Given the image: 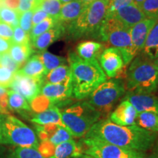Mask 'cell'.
I'll use <instances>...</instances> for the list:
<instances>
[{
    "label": "cell",
    "instance_id": "1",
    "mask_svg": "<svg viewBox=\"0 0 158 158\" xmlns=\"http://www.w3.org/2000/svg\"><path fill=\"white\" fill-rule=\"evenodd\" d=\"M84 138L146 152L154 147L158 134L144 130L136 124L118 125L106 118L97 122Z\"/></svg>",
    "mask_w": 158,
    "mask_h": 158
},
{
    "label": "cell",
    "instance_id": "2",
    "mask_svg": "<svg viewBox=\"0 0 158 158\" xmlns=\"http://www.w3.org/2000/svg\"><path fill=\"white\" fill-rule=\"evenodd\" d=\"M71 71L73 96L76 100L88 98L95 89L107 80L98 59L87 60L71 52L68 56Z\"/></svg>",
    "mask_w": 158,
    "mask_h": 158
},
{
    "label": "cell",
    "instance_id": "3",
    "mask_svg": "<svg viewBox=\"0 0 158 158\" xmlns=\"http://www.w3.org/2000/svg\"><path fill=\"white\" fill-rule=\"evenodd\" d=\"M126 89L129 92L152 94L158 88V68L152 60L138 55L127 71Z\"/></svg>",
    "mask_w": 158,
    "mask_h": 158
},
{
    "label": "cell",
    "instance_id": "4",
    "mask_svg": "<svg viewBox=\"0 0 158 158\" xmlns=\"http://www.w3.org/2000/svg\"><path fill=\"white\" fill-rule=\"evenodd\" d=\"M60 111L63 125L75 138L84 137L101 116V113L87 101L69 105Z\"/></svg>",
    "mask_w": 158,
    "mask_h": 158
},
{
    "label": "cell",
    "instance_id": "5",
    "mask_svg": "<svg viewBox=\"0 0 158 158\" xmlns=\"http://www.w3.org/2000/svg\"><path fill=\"white\" fill-rule=\"evenodd\" d=\"M106 0H94L87 4L80 15L69 23L68 34L72 39L97 37L106 19Z\"/></svg>",
    "mask_w": 158,
    "mask_h": 158
},
{
    "label": "cell",
    "instance_id": "6",
    "mask_svg": "<svg viewBox=\"0 0 158 158\" xmlns=\"http://www.w3.org/2000/svg\"><path fill=\"white\" fill-rule=\"evenodd\" d=\"M130 30V28L114 17L104 20L98 35L102 41L118 49L125 66L132 62L138 53L132 42Z\"/></svg>",
    "mask_w": 158,
    "mask_h": 158
},
{
    "label": "cell",
    "instance_id": "7",
    "mask_svg": "<svg viewBox=\"0 0 158 158\" xmlns=\"http://www.w3.org/2000/svg\"><path fill=\"white\" fill-rule=\"evenodd\" d=\"M39 143L38 137L34 130L14 116L6 114L3 124L2 144L37 149Z\"/></svg>",
    "mask_w": 158,
    "mask_h": 158
},
{
    "label": "cell",
    "instance_id": "8",
    "mask_svg": "<svg viewBox=\"0 0 158 158\" xmlns=\"http://www.w3.org/2000/svg\"><path fill=\"white\" fill-rule=\"evenodd\" d=\"M125 92V84L121 79L106 80L88 96L87 102L101 114H108L124 95Z\"/></svg>",
    "mask_w": 158,
    "mask_h": 158
},
{
    "label": "cell",
    "instance_id": "9",
    "mask_svg": "<svg viewBox=\"0 0 158 158\" xmlns=\"http://www.w3.org/2000/svg\"><path fill=\"white\" fill-rule=\"evenodd\" d=\"M84 153L94 158H143L144 152L126 149L106 142L84 138L81 141Z\"/></svg>",
    "mask_w": 158,
    "mask_h": 158
},
{
    "label": "cell",
    "instance_id": "10",
    "mask_svg": "<svg viewBox=\"0 0 158 158\" xmlns=\"http://www.w3.org/2000/svg\"><path fill=\"white\" fill-rule=\"evenodd\" d=\"M43 85L44 79L23 76L17 71L14 74V78L9 88L22 95L30 103L32 100L40 94Z\"/></svg>",
    "mask_w": 158,
    "mask_h": 158
},
{
    "label": "cell",
    "instance_id": "11",
    "mask_svg": "<svg viewBox=\"0 0 158 158\" xmlns=\"http://www.w3.org/2000/svg\"><path fill=\"white\" fill-rule=\"evenodd\" d=\"M41 94L50 100L53 106H69L73 96L72 82L63 84H45L41 89Z\"/></svg>",
    "mask_w": 158,
    "mask_h": 158
},
{
    "label": "cell",
    "instance_id": "12",
    "mask_svg": "<svg viewBox=\"0 0 158 158\" xmlns=\"http://www.w3.org/2000/svg\"><path fill=\"white\" fill-rule=\"evenodd\" d=\"M99 64L107 78H115L123 72L124 65L120 52L116 48H105L98 58Z\"/></svg>",
    "mask_w": 158,
    "mask_h": 158
},
{
    "label": "cell",
    "instance_id": "13",
    "mask_svg": "<svg viewBox=\"0 0 158 158\" xmlns=\"http://www.w3.org/2000/svg\"><path fill=\"white\" fill-rule=\"evenodd\" d=\"M138 111L127 100H123L110 114L109 119L113 123L120 126H130L135 124Z\"/></svg>",
    "mask_w": 158,
    "mask_h": 158
},
{
    "label": "cell",
    "instance_id": "14",
    "mask_svg": "<svg viewBox=\"0 0 158 158\" xmlns=\"http://www.w3.org/2000/svg\"><path fill=\"white\" fill-rule=\"evenodd\" d=\"M124 99L128 100L133 105L138 113L149 111L158 114V98L152 94L127 92Z\"/></svg>",
    "mask_w": 158,
    "mask_h": 158
},
{
    "label": "cell",
    "instance_id": "15",
    "mask_svg": "<svg viewBox=\"0 0 158 158\" xmlns=\"http://www.w3.org/2000/svg\"><path fill=\"white\" fill-rule=\"evenodd\" d=\"M65 31L66 27L63 25V23L59 22L53 28L31 41V46L40 51H45L49 45L62 37L65 34Z\"/></svg>",
    "mask_w": 158,
    "mask_h": 158
},
{
    "label": "cell",
    "instance_id": "16",
    "mask_svg": "<svg viewBox=\"0 0 158 158\" xmlns=\"http://www.w3.org/2000/svg\"><path fill=\"white\" fill-rule=\"evenodd\" d=\"M157 21V20L146 18L130 28V33L132 42L138 53L143 49L147 35Z\"/></svg>",
    "mask_w": 158,
    "mask_h": 158
},
{
    "label": "cell",
    "instance_id": "17",
    "mask_svg": "<svg viewBox=\"0 0 158 158\" xmlns=\"http://www.w3.org/2000/svg\"><path fill=\"white\" fill-rule=\"evenodd\" d=\"M114 17L130 29L146 19L141 7L134 3H131L118 9Z\"/></svg>",
    "mask_w": 158,
    "mask_h": 158
},
{
    "label": "cell",
    "instance_id": "18",
    "mask_svg": "<svg viewBox=\"0 0 158 158\" xmlns=\"http://www.w3.org/2000/svg\"><path fill=\"white\" fill-rule=\"evenodd\" d=\"M84 154V147L80 142L73 139L62 142L55 147L53 156L50 158H73Z\"/></svg>",
    "mask_w": 158,
    "mask_h": 158
},
{
    "label": "cell",
    "instance_id": "19",
    "mask_svg": "<svg viewBox=\"0 0 158 158\" xmlns=\"http://www.w3.org/2000/svg\"><path fill=\"white\" fill-rule=\"evenodd\" d=\"M105 49V45L92 40H86L77 45L76 54L84 59L92 60L99 58Z\"/></svg>",
    "mask_w": 158,
    "mask_h": 158
},
{
    "label": "cell",
    "instance_id": "20",
    "mask_svg": "<svg viewBox=\"0 0 158 158\" xmlns=\"http://www.w3.org/2000/svg\"><path fill=\"white\" fill-rule=\"evenodd\" d=\"M18 72L23 76L39 79H44L45 76L47 74L39 54L31 56L26 62L23 68L19 69Z\"/></svg>",
    "mask_w": 158,
    "mask_h": 158
},
{
    "label": "cell",
    "instance_id": "21",
    "mask_svg": "<svg viewBox=\"0 0 158 158\" xmlns=\"http://www.w3.org/2000/svg\"><path fill=\"white\" fill-rule=\"evenodd\" d=\"M30 121L33 124L44 125L48 124H56L59 125H63L61 116L60 109L56 106H52L44 111L35 114L31 118Z\"/></svg>",
    "mask_w": 158,
    "mask_h": 158
},
{
    "label": "cell",
    "instance_id": "22",
    "mask_svg": "<svg viewBox=\"0 0 158 158\" xmlns=\"http://www.w3.org/2000/svg\"><path fill=\"white\" fill-rule=\"evenodd\" d=\"M86 5L79 0H73L64 4L59 13V21L61 23H70L75 21L82 13Z\"/></svg>",
    "mask_w": 158,
    "mask_h": 158
},
{
    "label": "cell",
    "instance_id": "23",
    "mask_svg": "<svg viewBox=\"0 0 158 158\" xmlns=\"http://www.w3.org/2000/svg\"><path fill=\"white\" fill-rule=\"evenodd\" d=\"M141 54L154 61L158 56V20L149 31Z\"/></svg>",
    "mask_w": 158,
    "mask_h": 158
},
{
    "label": "cell",
    "instance_id": "24",
    "mask_svg": "<svg viewBox=\"0 0 158 158\" xmlns=\"http://www.w3.org/2000/svg\"><path fill=\"white\" fill-rule=\"evenodd\" d=\"M8 109L18 112L23 116H28L32 111L30 105L22 95L13 90L7 92Z\"/></svg>",
    "mask_w": 158,
    "mask_h": 158
},
{
    "label": "cell",
    "instance_id": "25",
    "mask_svg": "<svg viewBox=\"0 0 158 158\" xmlns=\"http://www.w3.org/2000/svg\"><path fill=\"white\" fill-rule=\"evenodd\" d=\"M71 81V71L70 66L61 65L49 71L44 77L45 84H63Z\"/></svg>",
    "mask_w": 158,
    "mask_h": 158
},
{
    "label": "cell",
    "instance_id": "26",
    "mask_svg": "<svg viewBox=\"0 0 158 158\" xmlns=\"http://www.w3.org/2000/svg\"><path fill=\"white\" fill-rule=\"evenodd\" d=\"M33 51L31 48V44H15L12 43L8 54L12 59L17 62L20 66L27 62L30 58Z\"/></svg>",
    "mask_w": 158,
    "mask_h": 158
},
{
    "label": "cell",
    "instance_id": "27",
    "mask_svg": "<svg viewBox=\"0 0 158 158\" xmlns=\"http://www.w3.org/2000/svg\"><path fill=\"white\" fill-rule=\"evenodd\" d=\"M135 124L144 130L158 134V114L149 111L138 113Z\"/></svg>",
    "mask_w": 158,
    "mask_h": 158
},
{
    "label": "cell",
    "instance_id": "28",
    "mask_svg": "<svg viewBox=\"0 0 158 158\" xmlns=\"http://www.w3.org/2000/svg\"><path fill=\"white\" fill-rule=\"evenodd\" d=\"M39 56L44 65L47 73L49 71L54 70L61 65L65 64V63L67 62V59L64 57L56 56L46 51H42L39 54Z\"/></svg>",
    "mask_w": 158,
    "mask_h": 158
},
{
    "label": "cell",
    "instance_id": "29",
    "mask_svg": "<svg viewBox=\"0 0 158 158\" xmlns=\"http://www.w3.org/2000/svg\"><path fill=\"white\" fill-rule=\"evenodd\" d=\"M59 21L57 19H55L52 17H48L46 19L43 20L40 23L33 26L30 32H29V37L30 40L32 41L36 37L40 36V35L43 34L46 31L53 28L54 26H56Z\"/></svg>",
    "mask_w": 158,
    "mask_h": 158
},
{
    "label": "cell",
    "instance_id": "30",
    "mask_svg": "<svg viewBox=\"0 0 158 158\" xmlns=\"http://www.w3.org/2000/svg\"><path fill=\"white\" fill-rule=\"evenodd\" d=\"M62 4L59 0H40L38 7L48 13L50 17L59 21V13Z\"/></svg>",
    "mask_w": 158,
    "mask_h": 158
},
{
    "label": "cell",
    "instance_id": "31",
    "mask_svg": "<svg viewBox=\"0 0 158 158\" xmlns=\"http://www.w3.org/2000/svg\"><path fill=\"white\" fill-rule=\"evenodd\" d=\"M7 158H45L37 149L15 147L8 153Z\"/></svg>",
    "mask_w": 158,
    "mask_h": 158
},
{
    "label": "cell",
    "instance_id": "32",
    "mask_svg": "<svg viewBox=\"0 0 158 158\" xmlns=\"http://www.w3.org/2000/svg\"><path fill=\"white\" fill-rule=\"evenodd\" d=\"M20 13L17 10L5 7L0 9V21L10 26L13 29L19 26Z\"/></svg>",
    "mask_w": 158,
    "mask_h": 158
},
{
    "label": "cell",
    "instance_id": "33",
    "mask_svg": "<svg viewBox=\"0 0 158 158\" xmlns=\"http://www.w3.org/2000/svg\"><path fill=\"white\" fill-rule=\"evenodd\" d=\"M133 0H106V19L113 18L118 9L133 3Z\"/></svg>",
    "mask_w": 158,
    "mask_h": 158
},
{
    "label": "cell",
    "instance_id": "34",
    "mask_svg": "<svg viewBox=\"0 0 158 158\" xmlns=\"http://www.w3.org/2000/svg\"><path fill=\"white\" fill-rule=\"evenodd\" d=\"M141 8L147 19L158 20V0H145Z\"/></svg>",
    "mask_w": 158,
    "mask_h": 158
},
{
    "label": "cell",
    "instance_id": "35",
    "mask_svg": "<svg viewBox=\"0 0 158 158\" xmlns=\"http://www.w3.org/2000/svg\"><path fill=\"white\" fill-rule=\"evenodd\" d=\"M29 105H30L31 110L36 114L44 111L53 106L50 100L41 94L37 96L34 100H32Z\"/></svg>",
    "mask_w": 158,
    "mask_h": 158
},
{
    "label": "cell",
    "instance_id": "36",
    "mask_svg": "<svg viewBox=\"0 0 158 158\" xmlns=\"http://www.w3.org/2000/svg\"><path fill=\"white\" fill-rule=\"evenodd\" d=\"M70 139H73V136L70 132L62 126H59L58 129L56 130L54 135L51 136L49 141L56 147L58 144L69 141Z\"/></svg>",
    "mask_w": 158,
    "mask_h": 158
},
{
    "label": "cell",
    "instance_id": "37",
    "mask_svg": "<svg viewBox=\"0 0 158 158\" xmlns=\"http://www.w3.org/2000/svg\"><path fill=\"white\" fill-rule=\"evenodd\" d=\"M12 43L15 44H28L31 43L29 34L19 27L13 29V36L12 38Z\"/></svg>",
    "mask_w": 158,
    "mask_h": 158
},
{
    "label": "cell",
    "instance_id": "38",
    "mask_svg": "<svg viewBox=\"0 0 158 158\" xmlns=\"http://www.w3.org/2000/svg\"><path fill=\"white\" fill-rule=\"evenodd\" d=\"M34 10H28L20 13L19 25L21 29H23L26 32L29 34L31 28H32V15Z\"/></svg>",
    "mask_w": 158,
    "mask_h": 158
},
{
    "label": "cell",
    "instance_id": "39",
    "mask_svg": "<svg viewBox=\"0 0 158 158\" xmlns=\"http://www.w3.org/2000/svg\"><path fill=\"white\" fill-rule=\"evenodd\" d=\"M0 65L7 68L13 73H15L19 70L20 68H21V66L12 59L10 55L8 53H5V54L1 55Z\"/></svg>",
    "mask_w": 158,
    "mask_h": 158
},
{
    "label": "cell",
    "instance_id": "40",
    "mask_svg": "<svg viewBox=\"0 0 158 158\" xmlns=\"http://www.w3.org/2000/svg\"><path fill=\"white\" fill-rule=\"evenodd\" d=\"M14 73L0 65V86L9 88L14 78Z\"/></svg>",
    "mask_w": 158,
    "mask_h": 158
},
{
    "label": "cell",
    "instance_id": "41",
    "mask_svg": "<svg viewBox=\"0 0 158 158\" xmlns=\"http://www.w3.org/2000/svg\"><path fill=\"white\" fill-rule=\"evenodd\" d=\"M55 146L50 141H41L39 143L37 150L45 158H50L53 156L55 151Z\"/></svg>",
    "mask_w": 158,
    "mask_h": 158
},
{
    "label": "cell",
    "instance_id": "42",
    "mask_svg": "<svg viewBox=\"0 0 158 158\" xmlns=\"http://www.w3.org/2000/svg\"><path fill=\"white\" fill-rule=\"evenodd\" d=\"M40 0H20V4L17 11L19 13L31 10L38 7Z\"/></svg>",
    "mask_w": 158,
    "mask_h": 158
},
{
    "label": "cell",
    "instance_id": "43",
    "mask_svg": "<svg viewBox=\"0 0 158 158\" xmlns=\"http://www.w3.org/2000/svg\"><path fill=\"white\" fill-rule=\"evenodd\" d=\"M13 36V29L7 23L0 21V37L12 41Z\"/></svg>",
    "mask_w": 158,
    "mask_h": 158
},
{
    "label": "cell",
    "instance_id": "44",
    "mask_svg": "<svg viewBox=\"0 0 158 158\" xmlns=\"http://www.w3.org/2000/svg\"><path fill=\"white\" fill-rule=\"evenodd\" d=\"M50 17L48 13L40 8V7H37L34 10V13L32 15V27L33 26L37 24V23H40L43 20L46 19L47 18Z\"/></svg>",
    "mask_w": 158,
    "mask_h": 158
},
{
    "label": "cell",
    "instance_id": "45",
    "mask_svg": "<svg viewBox=\"0 0 158 158\" xmlns=\"http://www.w3.org/2000/svg\"><path fill=\"white\" fill-rule=\"evenodd\" d=\"M12 45V41L0 37V54L8 53Z\"/></svg>",
    "mask_w": 158,
    "mask_h": 158
},
{
    "label": "cell",
    "instance_id": "46",
    "mask_svg": "<svg viewBox=\"0 0 158 158\" xmlns=\"http://www.w3.org/2000/svg\"><path fill=\"white\" fill-rule=\"evenodd\" d=\"M5 6L10 9L17 10L20 4V0H5Z\"/></svg>",
    "mask_w": 158,
    "mask_h": 158
},
{
    "label": "cell",
    "instance_id": "47",
    "mask_svg": "<svg viewBox=\"0 0 158 158\" xmlns=\"http://www.w3.org/2000/svg\"><path fill=\"white\" fill-rule=\"evenodd\" d=\"M6 114L0 113V144H2V137H3V124Z\"/></svg>",
    "mask_w": 158,
    "mask_h": 158
},
{
    "label": "cell",
    "instance_id": "48",
    "mask_svg": "<svg viewBox=\"0 0 158 158\" xmlns=\"http://www.w3.org/2000/svg\"><path fill=\"white\" fill-rule=\"evenodd\" d=\"M7 92H8V90L7 89V88L0 86V98L2 95H4V94H7Z\"/></svg>",
    "mask_w": 158,
    "mask_h": 158
},
{
    "label": "cell",
    "instance_id": "49",
    "mask_svg": "<svg viewBox=\"0 0 158 158\" xmlns=\"http://www.w3.org/2000/svg\"><path fill=\"white\" fill-rule=\"evenodd\" d=\"M143 158H157V155H156V152H155V149L152 152V153L149 154V155H145V157Z\"/></svg>",
    "mask_w": 158,
    "mask_h": 158
},
{
    "label": "cell",
    "instance_id": "50",
    "mask_svg": "<svg viewBox=\"0 0 158 158\" xmlns=\"http://www.w3.org/2000/svg\"><path fill=\"white\" fill-rule=\"evenodd\" d=\"M73 158H94V157H92V156L91 155H89L87 154H82V155L78 156V157H73Z\"/></svg>",
    "mask_w": 158,
    "mask_h": 158
},
{
    "label": "cell",
    "instance_id": "51",
    "mask_svg": "<svg viewBox=\"0 0 158 158\" xmlns=\"http://www.w3.org/2000/svg\"><path fill=\"white\" fill-rule=\"evenodd\" d=\"M144 1H145V0H133V3H134L136 5H138V7H141V5L144 2Z\"/></svg>",
    "mask_w": 158,
    "mask_h": 158
},
{
    "label": "cell",
    "instance_id": "52",
    "mask_svg": "<svg viewBox=\"0 0 158 158\" xmlns=\"http://www.w3.org/2000/svg\"><path fill=\"white\" fill-rule=\"evenodd\" d=\"M79 1L82 2L83 3L86 4V5H87V4H89L90 2H93L94 0H79Z\"/></svg>",
    "mask_w": 158,
    "mask_h": 158
},
{
    "label": "cell",
    "instance_id": "53",
    "mask_svg": "<svg viewBox=\"0 0 158 158\" xmlns=\"http://www.w3.org/2000/svg\"><path fill=\"white\" fill-rule=\"evenodd\" d=\"M155 152H156V155H157V158H158V140L157 141V143H156V145H155Z\"/></svg>",
    "mask_w": 158,
    "mask_h": 158
},
{
    "label": "cell",
    "instance_id": "54",
    "mask_svg": "<svg viewBox=\"0 0 158 158\" xmlns=\"http://www.w3.org/2000/svg\"><path fill=\"white\" fill-rule=\"evenodd\" d=\"M60 1V2L62 4V5H64V4H66L68 2H70L73 1V0H59Z\"/></svg>",
    "mask_w": 158,
    "mask_h": 158
},
{
    "label": "cell",
    "instance_id": "55",
    "mask_svg": "<svg viewBox=\"0 0 158 158\" xmlns=\"http://www.w3.org/2000/svg\"><path fill=\"white\" fill-rule=\"evenodd\" d=\"M153 62H154V63H155V64L156 65V67L158 68V56H157V58H156L155 60L153 61Z\"/></svg>",
    "mask_w": 158,
    "mask_h": 158
},
{
    "label": "cell",
    "instance_id": "56",
    "mask_svg": "<svg viewBox=\"0 0 158 158\" xmlns=\"http://www.w3.org/2000/svg\"><path fill=\"white\" fill-rule=\"evenodd\" d=\"M0 113L2 114V109H1V108H0Z\"/></svg>",
    "mask_w": 158,
    "mask_h": 158
},
{
    "label": "cell",
    "instance_id": "57",
    "mask_svg": "<svg viewBox=\"0 0 158 158\" xmlns=\"http://www.w3.org/2000/svg\"><path fill=\"white\" fill-rule=\"evenodd\" d=\"M0 58H1V54H0Z\"/></svg>",
    "mask_w": 158,
    "mask_h": 158
}]
</instances>
